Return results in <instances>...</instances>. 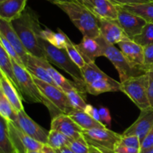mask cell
I'll return each mask as SVG.
<instances>
[{
	"mask_svg": "<svg viewBox=\"0 0 153 153\" xmlns=\"http://www.w3.org/2000/svg\"><path fill=\"white\" fill-rule=\"evenodd\" d=\"M28 54L46 59L40 44L41 28L37 13L30 7L25 8L19 18L11 22Z\"/></svg>",
	"mask_w": 153,
	"mask_h": 153,
	"instance_id": "6da1fadb",
	"label": "cell"
},
{
	"mask_svg": "<svg viewBox=\"0 0 153 153\" xmlns=\"http://www.w3.org/2000/svg\"><path fill=\"white\" fill-rule=\"evenodd\" d=\"M55 5L67 14L72 22L82 33L83 36L97 38L101 35L100 19L77 0L59 3Z\"/></svg>",
	"mask_w": 153,
	"mask_h": 153,
	"instance_id": "7a4b0ae2",
	"label": "cell"
},
{
	"mask_svg": "<svg viewBox=\"0 0 153 153\" xmlns=\"http://www.w3.org/2000/svg\"><path fill=\"white\" fill-rule=\"evenodd\" d=\"M40 44L49 63L55 64L73 77L74 82L87 92L86 84L80 68L70 58L66 49H59L40 38Z\"/></svg>",
	"mask_w": 153,
	"mask_h": 153,
	"instance_id": "3957f363",
	"label": "cell"
},
{
	"mask_svg": "<svg viewBox=\"0 0 153 153\" xmlns=\"http://www.w3.org/2000/svg\"><path fill=\"white\" fill-rule=\"evenodd\" d=\"M34 80L44 98V105L49 110L52 118L59 114L68 115L74 110L67 94L61 88L37 78L34 77Z\"/></svg>",
	"mask_w": 153,
	"mask_h": 153,
	"instance_id": "277c9868",
	"label": "cell"
},
{
	"mask_svg": "<svg viewBox=\"0 0 153 153\" xmlns=\"http://www.w3.org/2000/svg\"><path fill=\"white\" fill-rule=\"evenodd\" d=\"M97 39L102 47L103 56L108 58L117 70L120 82H123L128 78L140 76L146 73L141 69L133 66L126 58L120 50L114 46V45L108 43L102 36L100 35V37L97 38Z\"/></svg>",
	"mask_w": 153,
	"mask_h": 153,
	"instance_id": "5b68a950",
	"label": "cell"
},
{
	"mask_svg": "<svg viewBox=\"0 0 153 153\" xmlns=\"http://www.w3.org/2000/svg\"><path fill=\"white\" fill-rule=\"evenodd\" d=\"M148 73L133 76L120 82V92L125 93L141 110L150 107L148 98Z\"/></svg>",
	"mask_w": 153,
	"mask_h": 153,
	"instance_id": "8992f818",
	"label": "cell"
},
{
	"mask_svg": "<svg viewBox=\"0 0 153 153\" xmlns=\"http://www.w3.org/2000/svg\"><path fill=\"white\" fill-rule=\"evenodd\" d=\"M82 136L89 146L99 148L104 153H114L120 143L122 134L113 131L108 128L84 130Z\"/></svg>",
	"mask_w": 153,
	"mask_h": 153,
	"instance_id": "52a82bcc",
	"label": "cell"
},
{
	"mask_svg": "<svg viewBox=\"0 0 153 153\" xmlns=\"http://www.w3.org/2000/svg\"><path fill=\"white\" fill-rule=\"evenodd\" d=\"M11 60L22 98L27 102L41 103L44 104V98L36 84L32 75L25 67L18 64L12 58Z\"/></svg>",
	"mask_w": 153,
	"mask_h": 153,
	"instance_id": "ba28073f",
	"label": "cell"
},
{
	"mask_svg": "<svg viewBox=\"0 0 153 153\" xmlns=\"http://www.w3.org/2000/svg\"><path fill=\"white\" fill-rule=\"evenodd\" d=\"M7 124L16 153H27L28 151H40L42 149L44 144L38 142L25 133L16 123L7 121Z\"/></svg>",
	"mask_w": 153,
	"mask_h": 153,
	"instance_id": "9c48e42d",
	"label": "cell"
},
{
	"mask_svg": "<svg viewBox=\"0 0 153 153\" xmlns=\"http://www.w3.org/2000/svg\"><path fill=\"white\" fill-rule=\"evenodd\" d=\"M117 8L118 11L117 22L127 36L132 40L141 32L146 22L142 17L128 11L122 6L117 5Z\"/></svg>",
	"mask_w": 153,
	"mask_h": 153,
	"instance_id": "30bf717a",
	"label": "cell"
},
{
	"mask_svg": "<svg viewBox=\"0 0 153 153\" xmlns=\"http://www.w3.org/2000/svg\"><path fill=\"white\" fill-rule=\"evenodd\" d=\"M13 122L16 123L25 133L34 140L43 144H47L49 131L28 116L25 110L18 112L16 120Z\"/></svg>",
	"mask_w": 153,
	"mask_h": 153,
	"instance_id": "8fae6325",
	"label": "cell"
},
{
	"mask_svg": "<svg viewBox=\"0 0 153 153\" xmlns=\"http://www.w3.org/2000/svg\"><path fill=\"white\" fill-rule=\"evenodd\" d=\"M153 127V108L149 107L140 110V116L132 124L126 129L123 135H135L140 141L144 140L147 134Z\"/></svg>",
	"mask_w": 153,
	"mask_h": 153,
	"instance_id": "7c38bea8",
	"label": "cell"
},
{
	"mask_svg": "<svg viewBox=\"0 0 153 153\" xmlns=\"http://www.w3.org/2000/svg\"><path fill=\"white\" fill-rule=\"evenodd\" d=\"M51 129L61 132L71 140L80 137L83 131L82 128L67 114H59L52 118Z\"/></svg>",
	"mask_w": 153,
	"mask_h": 153,
	"instance_id": "4fadbf2b",
	"label": "cell"
},
{
	"mask_svg": "<svg viewBox=\"0 0 153 153\" xmlns=\"http://www.w3.org/2000/svg\"><path fill=\"white\" fill-rule=\"evenodd\" d=\"M117 44L120 46V50L122 51L128 62L133 66L138 68L145 72L143 69V65H144L143 46L134 42L131 39L121 41Z\"/></svg>",
	"mask_w": 153,
	"mask_h": 153,
	"instance_id": "5bb4252c",
	"label": "cell"
},
{
	"mask_svg": "<svg viewBox=\"0 0 153 153\" xmlns=\"http://www.w3.org/2000/svg\"><path fill=\"white\" fill-rule=\"evenodd\" d=\"M0 34H2L10 42V44L14 47V49L16 50L17 53L20 56L25 68L28 53L25 50L22 42L21 41L19 35L15 31L11 22L0 19Z\"/></svg>",
	"mask_w": 153,
	"mask_h": 153,
	"instance_id": "9a60e30c",
	"label": "cell"
},
{
	"mask_svg": "<svg viewBox=\"0 0 153 153\" xmlns=\"http://www.w3.org/2000/svg\"><path fill=\"white\" fill-rule=\"evenodd\" d=\"M100 34L103 38L111 44L114 45L123 40H129V38L124 32L117 20H100Z\"/></svg>",
	"mask_w": 153,
	"mask_h": 153,
	"instance_id": "2e32d148",
	"label": "cell"
},
{
	"mask_svg": "<svg viewBox=\"0 0 153 153\" xmlns=\"http://www.w3.org/2000/svg\"><path fill=\"white\" fill-rule=\"evenodd\" d=\"M85 7L100 20H117V8L110 0H91Z\"/></svg>",
	"mask_w": 153,
	"mask_h": 153,
	"instance_id": "e0dca14e",
	"label": "cell"
},
{
	"mask_svg": "<svg viewBox=\"0 0 153 153\" xmlns=\"http://www.w3.org/2000/svg\"><path fill=\"white\" fill-rule=\"evenodd\" d=\"M76 46L86 63L95 62L96 58L103 56L102 47L97 38L83 36L82 41Z\"/></svg>",
	"mask_w": 153,
	"mask_h": 153,
	"instance_id": "ac0fdd59",
	"label": "cell"
},
{
	"mask_svg": "<svg viewBox=\"0 0 153 153\" xmlns=\"http://www.w3.org/2000/svg\"><path fill=\"white\" fill-rule=\"evenodd\" d=\"M36 59L37 61L41 64L42 66L46 68V70L49 72V74H50L51 77L53 80L54 82H55L56 86L58 87H59L60 88L63 90L64 92H67L70 91V90H78L80 93H82L83 95H85L86 93L77 85L75 82H72V81L69 80L68 79L64 77L61 74H60L58 70H55L53 67L52 66V64H50V63L47 61L46 59L41 58H37L36 57Z\"/></svg>",
	"mask_w": 153,
	"mask_h": 153,
	"instance_id": "d6986e66",
	"label": "cell"
},
{
	"mask_svg": "<svg viewBox=\"0 0 153 153\" xmlns=\"http://www.w3.org/2000/svg\"><path fill=\"white\" fill-rule=\"evenodd\" d=\"M27 0H4L0 2V19L12 22L19 18L26 8Z\"/></svg>",
	"mask_w": 153,
	"mask_h": 153,
	"instance_id": "ffe728a7",
	"label": "cell"
},
{
	"mask_svg": "<svg viewBox=\"0 0 153 153\" xmlns=\"http://www.w3.org/2000/svg\"><path fill=\"white\" fill-rule=\"evenodd\" d=\"M1 72V71H0ZM0 91L2 92L7 100L10 102L12 106L17 112L24 110L22 105V97L10 80L1 72L0 76Z\"/></svg>",
	"mask_w": 153,
	"mask_h": 153,
	"instance_id": "44dd1931",
	"label": "cell"
},
{
	"mask_svg": "<svg viewBox=\"0 0 153 153\" xmlns=\"http://www.w3.org/2000/svg\"><path fill=\"white\" fill-rule=\"evenodd\" d=\"M86 90L87 92L93 95H98L102 93L109 92L121 91L120 82H118L111 77L109 79H101L87 85Z\"/></svg>",
	"mask_w": 153,
	"mask_h": 153,
	"instance_id": "7402d4cb",
	"label": "cell"
},
{
	"mask_svg": "<svg viewBox=\"0 0 153 153\" xmlns=\"http://www.w3.org/2000/svg\"><path fill=\"white\" fill-rule=\"evenodd\" d=\"M69 116L74 122H76L82 130H91L94 128H107L105 124L101 122L94 119L93 117L85 110L74 109L68 114Z\"/></svg>",
	"mask_w": 153,
	"mask_h": 153,
	"instance_id": "603a6c76",
	"label": "cell"
},
{
	"mask_svg": "<svg viewBox=\"0 0 153 153\" xmlns=\"http://www.w3.org/2000/svg\"><path fill=\"white\" fill-rule=\"evenodd\" d=\"M25 68L34 77L37 78L40 80H43L48 83L52 84V85L56 86L49 72L37 61L36 57L34 56L28 54V59H27L26 64H25Z\"/></svg>",
	"mask_w": 153,
	"mask_h": 153,
	"instance_id": "cb8c5ba5",
	"label": "cell"
},
{
	"mask_svg": "<svg viewBox=\"0 0 153 153\" xmlns=\"http://www.w3.org/2000/svg\"><path fill=\"white\" fill-rule=\"evenodd\" d=\"M0 71L2 72L10 80V82L13 84V86L16 87L19 94H21L20 88H19V83H18L16 75H15L11 58L9 56L8 54L7 53V52L4 50V49L1 46H0Z\"/></svg>",
	"mask_w": 153,
	"mask_h": 153,
	"instance_id": "d4e9b609",
	"label": "cell"
},
{
	"mask_svg": "<svg viewBox=\"0 0 153 153\" xmlns=\"http://www.w3.org/2000/svg\"><path fill=\"white\" fill-rule=\"evenodd\" d=\"M40 38L46 40L55 47L65 49L69 37L59 28H58V32H54L49 28H46L41 31Z\"/></svg>",
	"mask_w": 153,
	"mask_h": 153,
	"instance_id": "484cf974",
	"label": "cell"
},
{
	"mask_svg": "<svg viewBox=\"0 0 153 153\" xmlns=\"http://www.w3.org/2000/svg\"><path fill=\"white\" fill-rule=\"evenodd\" d=\"M0 153H16L9 133L7 121L0 118Z\"/></svg>",
	"mask_w": 153,
	"mask_h": 153,
	"instance_id": "4316f807",
	"label": "cell"
},
{
	"mask_svg": "<svg viewBox=\"0 0 153 153\" xmlns=\"http://www.w3.org/2000/svg\"><path fill=\"white\" fill-rule=\"evenodd\" d=\"M122 7L142 17L146 22L153 23V1L141 4L123 5Z\"/></svg>",
	"mask_w": 153,
	"mask_h": 153,
	"instance_id": "83f0119b",
	"label": "cell"
},
{
	"mask_svg": "<svg viewBox=\"0 0 153 153\" xmlns=\"http://www.w3.org/2000/svg\"><path fill=\"white\" fill-rule=\"evenodd\" d=\"M81 70L86 86L99 80L111 78V76H108L105 73L100 70L95 62L86 63V64L81 68Z\"/></svg>",
	"mask_w": 153,
	"mask_h": 153,
	"instance_id": "f1b7e54d",
	"label": "cell"
},
{
	"mask_svg": "<svg viewBox=\"0 0 153 153\" xmlns=\"http://www.w3.org/2000/svg\"><path fill=\"white\" fill-rule=\"evenodd\" d=\"M71 140H73L69 138L61 132L50 129L49 131V135H48L47 145L56 150L68 146Z\"/></svg>",
	"mask_w": 153,
	"mask_h": 153,
	"instance_id": "f546056e",
	"label": "cell"
},
{
	"mask_svg": "<svg viewBox=\"0 0 153 153\" xmlns=\"http://www.w3.org/2000/svg\"><path fill=\"white\" fill-rule=\"evenodd\" d=\"M18 112L7 100L2 92L0 91V115L7 121L15 122Z\"/></svg>",
	"mask_w": 153,
	"mask_h": 153,
	"instance_id": "4dcf8cb0",
	"label": "cell"
},
{
	"mask_svg": "<svg viewBox=\"0 0 153 153\" xmlns=\"http://www.w3.org/2000/svg\"><path fill=\"white\" fill-rule=\"evenodd\" d=\"M132 40L143 47L153 44V23L146 22L141 32Z\"/></svg>",
	"mask_w": 153,
	"mask_h": 153,
	"instance_id": "1f68e13d",
	"label": "cell"
},
{
	"mask_svg": "<svg viewBox=\"0 0 153 153\" xmlns=\"http://www.w3.org/2000/svg\"><path fill=\"white\" fill-rule=\"evenodd\" d=\"M69 100L72 106L74 109L80 110H85L88 104L85 102L83 98V94L79 92L78 90H70L66 92Z\"/></svg>",
	"mask_w": 153,
	"mask_h": 153,
	"instance_id": "d6a6232c",
	"label": "cell"
},
{
	"mask_svg": "<svg viewBox=\"0 0 153 153\" xmlns=\"http://www.w3.org/2000/svg\"><path fill=\"white\" fill-rule=\"evenodd\" d=\"M65 49L66 50H67V53H68L69 56L70 57V58H71V59L76 63V64H77L80 68H82L86 64L85 59H84L82 56L81 55L79 51L78 50V49L76 48V44H73L69 38L68 40H67V44Z\"/></svg>",
	"mask_w": 153,
	"mask_h": 153,
	"instance_id": "836d02e7",
	"label": "cell"
},
{
	"mask_svg": "<svg viewBox=\"0 0 153 153\" xmlns=\"http://www.w3.org/2000/svg\"><path fill=\"white\" fill-rule=\"evenodd\" d=\"M0 44H1L0 46H1L4 48V50L7 52V53L8 54L9 56H10L12 59L14 60L15 62H17L18 64H20V65L25 67L22 59H21L20 56H19V54L17 53V52H16V50L14 49V47H13V46L10 44V42H9L8 40L1 34H0Z\"/></svg>",
	"mask_w": 153,
	"mask_h": 153,
	"instance_id": "e575fe53",
	"label": "cell"
},
{
	"mask_svg": "<svg viewBox=\"0 0 153 153\" xmlns=\"http://www.w3.org/2000/svg\"><path fill=\"white\" fill-rule=\"evenodd\" d=\"M68 146L75 153H89L90 146L83 136L71 140Z\"/></svg>",
	"mask_w": 153,
	"mask_h": 153,
	"instance_id": "d590c367",
	"label": "cell"
},
{
	"mask_svg": "<svg viewBox=\"0 0 153 153\" xmlns=\"http://www.w3.org/2000/svg\"><path fill=\"white\" fill-rule=\"evenodd\" d=\"M120 145L126 146L133 147V148H140L141 147V141H140V138L138 136H135V135H128V136H126V135L122 134V137H121L120 143Z\"/></svg>",
	"mask_w": 153,
	"mask_h": 153,
	"instance_id": "8d00e7d4",
	"label": "cell"
},
{
	"mask_svg": "<svg viewBox=\"0 0 153 153\" xmlns=\"http://www.w3.org/2000/svg\"><path fill=\"white\" fill-rule=\"evenodd\" d=\"M144 52V65L143 69L145 72L153 68V44L143 47Z\"/></svg>",
	"mask_w": 153,
	"mask_h": 153,
	"instance_id": "74e56055",
	"label": "cell"
},
{
	"mask_svg": "<svg viewBox=\"0 0 153 153\" xmlns=\"http://www.w3.org/2000/svg\"><path fill=\"white\" fill-rule=\"evenodd\" d=\"M99 112H100V119L103 124H105V126L108 128L111 125V116L110 111L108 108L102 106L99 109Z\"/></svg>",
	"mask_w": 153,
	"mask_h": 153,
	"instance_id": "f35d334b",
	"label": "cell"
},
{
	"mask_svg": "<svg viewBox=\"0 0 153 153\" xmlns=\"http://www.w3.org/2000/svg\"><path fill=\"white\" fill-rule=\"evenodd\" d=\"M153 147V127L149 130V133L146 136L141 142V147H140V151L146 150L151 148Z\"/></svg>",
	"mask_w": 153,
	"mask_h": 153,
	"instance_id": "ab89813d",
	"label": "cell"
},
{
	"mask_svg": "<svg viewBox=\"0 0 153 153\" xmlns=\"http://www.w3.org/2000/svg\"><path fill=\"white\" fill-rule=\"evenodd\" d=\"M110 1L113 2L115 5L123 6L149 2H152L153 0H110Z\"/></svg>",
	"mask_w": 153,
	"mask_h": 153,
	"instance_id": "60d3db41",
	"label": "cell"
},
{
	"mask_svg": "<svg viewBox=\"0 0 153 153\" xmlns=\"http://www.w3.org/2000/svg\"><path fill=\"white\" fill-rule=\"evenodd\" d=\"M149 75V85H148V98L149 104L153 108V68L147 71Z\"/></svg>",
	"mask_w": 153,
	"mask_h": 153,
	"instance_id": "b9f144b4",
	"label": "cell"
},
{
	"mask_svg": "<svg viewBox=\"0 0 153 153\" xmlns=\"http://www.w3.org/2000/svg\"><path fill=\"white\" fill-rule=\"evenodd\" d=\"M140 148H133V147L126 146L118 144L115 148L114 153H140Z\"/></svg>",
	"mask_w": 153,
	"mask_h": 153,
	"instance_id": "7bdbcfd3",
	"label": "cell"
},
{
	"mask_svg": "<svg viewBox=\"0 0 153 153\" xmlns=\"http://www.w3.org/2000/svg\"><path fill=\"white\" fill-rule=\"evenodd\" d=\"M85 111L87 112V113L89 114L91 117H93L94 119L97 120V121L99 122H101L100 112H99V110H97V108L94 107V106H92L91 104H88V106H87L86 109H85Z\"/></svg>",
	"mask_w": 153,
	"mask_h": 153,
	"instance_id": "ee69618b",
	"label": "cell"
},
{
	"mask_svg": "<svg viewBox=\"0 0 153 153\" xmlns=\"http://www.w3.org/2000/svg\"><path fill=\"white\" fill-rule=\"evenodd\" d=\"M40 152H41V153H57L53 148L49 146L47 144H44L43 146V148L40 150Z\"/></svg>",
	"mask_w": 153,
	"mask_h": 153,
	"instance_id": "f6af8a7d",
	"label": "cell"
},
{
	"mask_svg": "<svg viewBox=\"0 0 153 153\" xmlns=\"http://www.w3.org/2000/svg\"><path fill=\"white\" fill-rule=\"evenodd\" d=\"M55 151H56L57 153H75L68 146L62 147V148H59V149H56Z\"/></svg>",
	"mask_w": 153,
	"mask_h": 153,
	"instance_id": "bcb514c9",
	"label": "cell"
},
{
	"mask_svg": "<svg viewBox=\"0 0 153 153\" xmlns=\"http://www.w3.org/2000/svg\"><path fill=\"white\" fill-rule=\"evenodd\" d=\"M46 1L52 3L54 4H59V3H64V2H73L74 0H46Z\"/></svg>",
	"mask_w": 153,
	"mask_h": 153,
	"instance_id": "7dc6e473",
	"label": "cell"
},
{
	"mask_svg": "<svg viewBox=\"0 0 153 153\" xmlns=\"http://www.w3.org/2000/svg\"><path fill=\"white\" fill-rule=\"evenodd\" d=\"M89 153H104L102 151H101L99 148H96L95 146H90L89 147Z\"/></svg>",
	"mask_w": 153,
	"mask_h": 153,
	"instance_id": "c3c4849f",
	"label": "cell"
},
{
	"mask_svg": "<svg viewBox=\"0 0 153 153\" xmlns=\"http://www.w3.org/2000/svg\"><path fill=\"white\" fill-rule=\"evenodd\" d=\"M77 1L79 2L80 3H82V4H84L85 6H86L87 4H88V3L91 1V0H77Z\"/></svg>",
	"mask_w": 153,
	"mask_h": 153,
	"instance_id": "681fc988",
	"label": "cell"
},
{
	"mask_svg": "<svg viewBox=\"0 0 153 153\" xmlns=\"http://www.w3.org/2000/svg\"><path fill=\"white\" fill-rule=\"evenodd\" d=\"M140 153H153V147L151 148H149V149L140 151Z\"/></svg>",
	"mask_w": 153,
	"mask_h": 153,
	"instance_id": "f907efd6",
	"label": "cell"
},
{
	"mask_svg": "<svg viewBox=\"0 0 153 153\" xmlns=\"http://www.w3.org/2000/svg\"><path fill=\"white\" fill-rule=\"evenodd\" d=\"M27 153H41L40 151H28Z\"/></svg>",
	"mask_w": 153,
	"mask_h": 153,
	"instance_id": "816d5d0a",
	"label": "cell"
},
{
	"mask_svg": "<svg viewBox=\"0 0 153 153\" xmlns=\"http://www.w3.org/2000/svg\"><path fill=\"white\" fill-rule=\"evenodd\" d=\"M4 0H0V2H4Z\"/></svg>",
	"mask_w": 153,
	"mask_h": 153,
	"instance_id": "f5cc1de1",
	"label": "cell"
}]
</instances>
